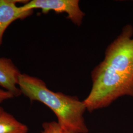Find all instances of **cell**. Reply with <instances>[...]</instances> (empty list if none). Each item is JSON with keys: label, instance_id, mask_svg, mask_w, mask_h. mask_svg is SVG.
I'll use <instances>...</instances> for the list:
<instances>
[{"label": "cell", "instance_id": "6da1fadb", "mask_svg": "<svg viewBox=\"0 0 133 133\" xmlns=\"http://www.w3.org/2000/svg\"><path fill=\"white\" fill-rule=\"evenodd\" d=\"M18 86L21 93L31 101L39 102L51 109L63 130L88 133L84 118L86 108L83 101L76 96L50 90L43 80L25 74L19 77Z\"/></svg>", "mask_w": 133, "mask_h": 133}, {"label": "cell", "instance_id": "7a4b0ae2", "mask_svg": "<svg viewBox=\"0 0 133 133\" xmlns=\"http://www.w3.org/2000/svg\"><path fill=\"white\" fill-rule=\"evenodd\" d=\"M92 87L83 101L90 112L105 108L120 97H133V79L114 71L101 62L91 72Z\"/></svg>", "mask_w": 133, "mask_h": 133}, {"label": "cell", "instance_id": "3957f363", "mask_svg": "<svg viewBox=\"0 0 133 133\" xmlns=\"http://www.w3.org/2000/svg\"><path fill=\"white\" fill-rule=\"evenodd\" d=\"M133 27L125 26L121 33L107 47L102 62L111 69L133 79Z\"/></svg>", "mask_w": 133, "mask_h": 133}, {"label": "cell", "instance_id": "277c9868", "mask_svg": "<svg viewBox=\"0 0 133 133\" xmlns=\"http://www.w3.org/2000/svg\"><path fill=\"white\" fill-rule=\"evenodd\" d=\"M79 4L78 0H33L20 8L22 11L39 9L44 14L51 10L57 14L66 13L68 19L76 26H80L85 14L81 10Z\"/></svg>", "mask_w": 133, "mask_h": 133}, {"label": "cell", "instance_id": "5b68a950", "mask_svg": "<svg viewBox=\"0 0 133 133\" xmlns=\"http://www.w3.org/2000/svg\"><path fill=\"white\" fill-rule=\"evenodd\" d=\"M28 1L0 0V45L5 30L15 20L23 19L32 14L33 10L22 11L16 5L18 3L28 2Z\"/></svg>", "mask_w": 133, "mask_h": 133}, {"label": "cell", "instance_id": "8992f818", "mask_svg": "<svg viewBox=\"0 0 133 133\" xmlns=\"http://www.w3.org/2000/svg\"><path fill=\"white\" fill-rule=\"evenodd\" d=\"M21 74L11 59L0 58V86L14 97H18L22 94L17 86Z\"/></svg>", "mask_w": 133, "mask_h": 133}, {"label": "cell", "instance_id": "52a82bcc", "mask_svg": "<svg viewBox=\"0 0 133 133\" xmlns=\"http://www.w3.org/2000/svg\"><path fill=\"white\" fill-rule=\"evenodd\" d=\"M29 129L9 113L0 112V133H28Z\"/></svg>", "mask_w": 133, "mask_h": 133}, {"label": "cell", "instance_id": "ba28073f", "mask_svg": "<svg viewBox=\"0 0 133 133\" xmlns=\"http://www.w3.org/2000/svg\"><path fill=\"white\" fill-rule=\"evenodd\" d=\"M42 133H63V129L56 121L46 122L43 124Z\"/></svg>", "mask_w": 133, "mask_h": 133}, {"label": "cell", "instance_id": "9c48e42d", "mask_svg": "<svg viewBox=\"0 0 133 133\" xmlns=\"http://www.w3.org/2000/svg\"><path fill=\"white\" fill-rule=\"evenodd\" d=\"M14 97V96L10 92L5 90L0 89V103Z\"/></svg>", "mask_w": 133, "mask_h": 133}, {"label": "cell", "instance_id": "30bf717a", "mask_svg": "<svg viewBox=\"0 0 133 133\" xmlns=\"http://www.w3.org/2000/svg\"><path fill=\"white\" fill-rule=\"evenodd\" d=\"M63 133H74L69 132V131H65V130H63Z\"/></svg>", "mask_w": 133, "mask_h": 133}, {"label": "cell", "instance_id": "8fae6325", "mask_svg": "<svg viewBox=\"0 0 133 133\" xmlns=\"http://www.w3.org/2000/svg\"><path fill=\"white\" fill-rule=\"evenodd\" d=\"M4 110L2 108V107H0V112H2L3 111H4Z\"/></svg>", "mask_w": 133, "mask_h": 133}, {"label": "cell", "instance_id": "7c38bea8", "mask_svg": "<svg viewBox=\"0 0 133 133\" xmlns=\"http://www.w3.org/2000/svg\"></svg>", "mask_w": 133, "mask_h": 133}]
</instances>
